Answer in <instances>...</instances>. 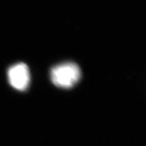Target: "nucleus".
<instances>
[{
  "label": "nucleus",
  "mask_w": 146,
  "mask_h": 146,
  "mask_svg": "<svg viewBox=\"0 0 146 146\" xmlns=\"http://www.w3.org/2000/svg\"><path fill=\"white\" fill-rule=\"evenodd\" d=\"M50 76L52 83L58 87L70 88L79 81L81 71L77 64L66 62L54 66Z\"/></svg>",
  "instance_id": "1"
},
{
  "label": "nucleus",
  "mask_w": 146,
  "mask_h": 146,
  "mask_svg": "<svg viewBox=\"0 0 146 146\" xmlns=\"http://www.w3.org/2000/svg\"><path fill=\"white\" fill-rule=\"evenodd\" d=\"M7 77L10 85L15 89L25 91L30 83L29 68L25 63H19L9 68Z\"/></svg>",
  "instance_id": "2"
}]
</instances>
